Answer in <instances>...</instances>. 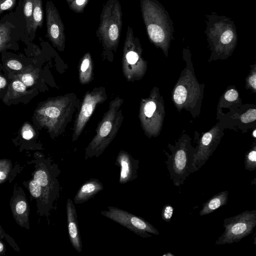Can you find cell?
<instances>
[{
    "mask_svg": "<svg viewBox=\"0 0 256 256\" xmlns=\"http://www.w3.org/2000/svg\"><path fill=\"white\" fill-rule=\"evenodd\" d=\"M79 100L74 93L52 98L42 102L36 110L34 118L54 138L64 132L71 121Z\"/></svg>",
    "mask_w": 256,
    "mask_h": 256,
    "instance_id": "6da1fadb",
    "label": "cell"
},
{
    "mask_svg": "<svg viewBox=\"0 0 256 256\" xmlns=\"http://www.w3.org/2000/svg\"><path fill=\"white\" fill-rule=\"evenodd\" d=\"M122 26V12L118 0H108L102 6L96 32L102 48V56L112 62L118 46Z\"/></svg>",
    "mask_w": 256,
    "mask_h": 256,
    "instance_id": "7a4b0ae2",
    "label": "cell"
},
{
    "mask_svg": "<svg viewBox=\"0 0 256 256\" xmlns=\"http://www.w3.org/2000/svg\"><path fill=\"white\" fill-rule=\"evenodd\" d=\"M124 100L116 97L109 104L96 130V134L85 148V158H98L115 138L122 122L124 116L120 108Z\"/></svg>",
    "mask_w": 256,
    "mask_h": 256,
    "instance_id": "3957f363",
    "label": "cell"
},
{
    "mask_svg": "<svg viewBox=\"0 0 256 256\" xmlns=\"http://www.w3.org/2000/svg\"><path fill=\"white\" fill-rule=\"evenodd\" d=\"M143 21L150 40L154 44L168 42L172 36V22L168 12L157 0H140Z\"/></svg>",
    "mask_w": 256,
    "mask_h": 256,
    "instance_id": "277c9868",
    "label": "cell"
},
{
    "mask_svg": "<svg viewBox=\"0 0 256 256\" xmlns=\"http://www.w3.org/2000/svg\"><path fill=\"white\" fill-rule=\"evenodd\" d=\"M60 172L58 166L50 160L41 162L34 173V179L40 184L42 198L40 203L42 214L47 215L58 198L60 184L58 177Z\"/></svg>",
    "mask_w": 256,
    "mask_h": 256,
    "instance_id": "5b68a950",
    "label": "cell"
},
{
    "mask_svg": "<svg viewBox=\"0 0 256 256\" xmlns=\"http://www.w3.org/2000/svg\"><path fill=\"white\" fill-rule=\"evenodd\" d=\"M256 226V210H246L224 220V230L215 244L222 245L237 242L253 232Z\"/></svg>",
    "mask_w": 256,
    "mask_h": 256,
    "instance_id": "8992f818",
    "label": "cell"
},
{
    "mask_svg": "<svg viewBox=\"0 0 256 256\" xmlns=\"http://www.w3.org/2000/svg\"><path fill=\"white\" fill-rule=\"evenodd\" d=\"M142 51L139 39L134 36L131 26H128L122 50V71L128 82L138 79L142 74Z\"/></svg>",
    "mask_w": 256,
    "mask_h": 256,
    "instance_id": "52a82bcc",
    "label": "cell"
},
{
    "mask_svg": "<svg viewBox=\"0 0 256 256\" xmlns=\"http://www.w3.org/2000/svg\"><path fill=\"white\" fill-rule=\"evenodd\" d=\"M108 210H102L103 216L126 227L142 238H150L149 233L159 235L158 230L142 218L134 215L127 211L115 206H108Z\"/></svg>",
    "mask_w": 256,
    "mask_h": 256,
    "instance_id": "ba28073f",
    "label": "cell"
},
{
    "mask_svg": "<svg viewBox=\"0 0 256 256\" xmlns=\"http://www.w3.org/2000/svg\"><path fill=\"white\" fill-rule=\"evenodd\" d=\"M108 98L104 87H96L84 95L78 116L75 120L72 141H76L83 132L96 107Z\"/></svg>",
    "mask_w": 256,
    "mask_h": 256,
    "instance_id": "9c48e42d",
    "label": "cell"
},
{
    "mask_svg": "<svg viewBox=\"0 0 256 256\" xmlns=\"http://www.w3.org/2000/svg\"><path fill=\"white\" fill-rule=\"evenodd\" d=\"M46 37L58 50L64 52L66 45L64 26L60 13L52 0L46 5Z\"/></svg>",
    "mask_w": 256,
    "mask_h": 256,
    "instance_id": "30bf717a",
    "label": "cell"
},
{
    "mask_svg": "<svg viewBox=\"0 0 256 256\" xmlns=\"http://www.w3.org/2000/svg\"><path fill=\"white\" fill-rule=\"evenodd\" d=\"M115 165L120 168L118 182L125 184L136 179L139 167V160L134 159L128 152L121 150L116 158Z\"/></svg>",
    "mask_w": 256,
    "mask_h": 256,
    "instance_id": "8fae6325",
    "label": "cell"
},
{
    "mask_svg": "<svg viewBox=\"0 0 256 256\" xmlns=\"http://www.w3.org/2000/svg\"><path fill=\"white\" fill-rule=\"evenodd\" d=\"M10 205L12 214L17 224L22 227L29 228L30 208L25 194L21 188H14Z\"/></svg>",
    "mask_w": 256,
    "mask_h": 256,
    "instance_id": "7c38bea8",
    "label": "cell"
},
{
    "mask_svg": "<svg viewBox=\"0 0 256 256\" xmlns=\"http://www.w3.org/2000/svg\"><path fill=\"white\" fill-rule=\"evenodd\" d=\"M66 214L69 239L72 247L78 253L82 250V242L80 238L78 216L72 200L68 198L66 204Z\"/></svg>",
    "mask_w": 256,
    "mask_h": 256,
    "instance_id": "4fadbf2b",
    "label": "cell"
},
{
    "mask_svg": "<svg viewBox=\"0 0 256 256\" xmlns=\"http://www.w3.org/2000/svg\"><path fill=\"white\" fill-rule=\"evenodd\" d=\"M103 189V184L98 179L90 178L86 180L81 186L74 196V204H83Z\"/></svg>",
    "mask_w": 256,
    "mask_h": 256,
    "instance_id": "5bb4252c",
    "label": "cell"
},
{
    "mask_svg": "<svg viewBox=\"0 0 256 256\" xmlns=\"http://www.w3.org/2000/svg\"><path fill=\"white\" fill-rule=\"evenodd\" d=\"M229 192L222 191L214 195L203 204L199 214L204 216L214 212L218 208L226 205L228 201Z\"/></svg>",
    "mask_w": 256,
    "mask_h": 256,
    "instance_id": "9a60e30c",
    "label": "cell"
},
{
    "mask_svg": "<svg viewBox=\"0 0 256 256\" xmlns=\"http://www.w3.org/2000/svg\"><path fill=\"white\" fill-rule=\"evenodd\" d=\"M78 74L79 80L82 84H88L92 79V60L88 52L85 53L80 60Z\"/></svg>",
    "mask_w": 256,
    "mask_h": 256,
    "instance_id": "2e32d148",
    "label": "cell"
},
{
    "mask_svg": "<svg viewBox=\"0 0 256 256\" xmlns=\"http://www.w3.org/2000/svg\"><path fill=\"white\" fill-rule=\"evenodd\" d=\"M26 88L27 86L22 81L17 78H14L8 86L4 101L6 102L24 96L27 93Z\"/></svg>",
    "mask_w": 256,
    "mask_h": 256,
    "instance_id": "e0dca14e",
    "label": "cell"
},
{
    "mask_svg": "<svg viewBox=\"0 0 256 256\" xmlns=\"http://www.w3.org/2000/svg\"><path fill=\"white\" fill-rule=\"evenodd\" d=\"M42 0H34L32 30L35 32L38 28H41L43 24Z\"/></svg>",
    "mask_w": 256,
    "mask_h": 256,
    "instance_id": "ac0fdd59",
    "label": "cell"
},
{
    "mask_svg": "<svg viewBox=\"0 0 256 256\" xmlns=\"http://www.w3.org/2000/svg\"><path fill=\"white\" fill-rule=\"evenodd\" d=\"M38 78L36 70L32 68L26 67L17 74L16 78L22 81L27 87L35 84Z\"/></svg>",
    "mask_w": 256,
    "mask_h": 256,
    "instance_id": "d6986e66",
    "label": "cell"
},
{
    "mask_svg": "<svg viewBox=\"0 0 256 256\" xmlns=\"http://www.w3.org/2000/svg\"><path fill=\"white\" fill-rule=\"evenodd\" d=\"M33 8L34 0H24L23 10L28 32L32 30Z\"/></svg>",
    "mask_w": 256,
    "mask_h": 256,
    "instance_id": "ffe728a7",
    "label": "cell"
},
{
    "mask_svg": "<svg viewBox=\"0 0 256 256\" xmlns=\"http://www.w3.org/2000/svg\"><path fill=\"white\" fill-rule=\"evenodd\" d=\"M12 168L11 161L9 160H0V184L7 180Z\"/></svg>",
    "mask_w": 256,
    "mask_h": 256,
    "instance_id": "44dd1931",
    "label": "cell"
},
{
    "mask_svg": "<svg viewBox=\"0 0 256 256\" xmlns=\"http://www.w3.org/2000/svg\"><path fill=\"white\" fill-rule=\"evenodd\" d=\"M28 189L32 196L40 200V203L42 198V190L39 182L36 180L33 179L29 182Z\"/></svg>",
    "mask_w": 256,
    "mask_h": 256,
    "instance_id": "7402d4cb",
    "label": "cell"
},
{
    "mask_svg": "<svg viewBox=\"0 0 256 256\" xmlns=\"http://www.w3.org/2000/svg\"><path fill=\"white\" fill-rule=\"evenodd\" d=\"M244 168L246 170L252 171L256 169V150H252L246 155L244 158Z\"/></svg>",
    "mask_w": 256,
    "mask_h": 256,
    "instance_id": "603a6c76",
    "label": "cell"
},
{
    "mask_svg": "<svg viewBox=\"0 0 256 256\" xmlns=\"http://www.w3.org/2000/svg\"><path fill=\"white\" fill-rule=\"evenodd\" d=\"M89 0H74L68 5L70 10L75 13H82Z\"/></svg>",
    "mask_w": 256,
    "mask_h": 256,
    "instance_id": "cb8c5ba5",
    "label": "cell"
},
{
    "mask_svg": "<svg viewBox=\"0 0 256 256\" xmlns=\"http://www.w3.org/2000/svg\"><path fill=\"white\" fill-rule=\"evenodd\" d=\"M10 40L8 29L3 24H0V52L7 48Z\"/></svg>",
    "mask_w": 256,
    "mask_h": 256,
    "instance_id": "d4e9b609",
    "label": "cell"
},
{
    "mask_svg": "<svg viewBox=\"0 0 256 256\" xmlns=\"http://www.w3.org/2000/svg\"><path fill=\"white\" fill-rule=\"evenodd\" d=\"M186 88L182 86H177L175 90L174 98V102L178 104L184 103L186 98Z\"/></svg>",
    "mask_w": 256,
    "mask_h": 256,
    "instance_id": "484cf974",
    "label": "cell"
},
{
    "mask_svg": "<svg viewBox=\"0 0 256 256\" xmlns=\"http://www.w3.org/2000/svg\"><path fill=\"white\" fill-rule=\"evenodd\" d=\"M21 134L24 139L30 140L34 138L35 132L32 126L30 124L26 122L22 126Z\"/></svg>",
    "mask_w": 256,
    "mask_h": 256,
    "instance_id": "4316f807",
    "label": "cell"
},
{
    "mask_svg": "<svg viewBox=\"0 0 256 256\" xmlns=\"http://www.w3.org/2000/svg\"><path fill=\"white\" fill-rule=\"evenodd\" d=\"M174 212V208L171 205L165 204L161 212V217L162 220L166 222H170Z\"/></svg>",
    "mask_w": 256,
    "mask_h": 256,
    "instance_id": "83f0119b",
    "label": "cell"
},
{
    "mask_svg": "<svg viewBox=\"0 0 256 256\" xmlns=\"http://www.w3.org/2000/svg\"><path fill=\"white\" fill-rule=\"evenodd\" d=\"M0 237L2 239H5L6 242L9 244L13 248L18 251L20 252V248L16 242H14V239L11 238L9 235L6 234L4 230L2 228V226L0 225Z\"/></svg>",
    "mask_w": 256,
    "mask_h": 256,
    "instance_id": "f1b7e54d",
    "label": "cell"
},
{
    "mask_svg": "<svg viewBox=\"0 0 256 256\" xmlns=\"http://www.w3.org/2000/svg\"><path fill=\"white\" fill-rule=\"evenodd\" d=\"M256 110L250 109L244 114L241 116V120L244 123L252 122L256 120Z\"/></svg>",
    "mask_w": 256,
    "mask_h": 256,
    "instance_id": "f546056e",
    "label": "cell"
},
{
    "mask_svg": "<svg viewBox=\"0 0 256 256\" xmlns=\"http://www.w3.org/2000/svg\"><path fill=\"white\" fill-rule=\"evenodd\" d=\"M16 2V0H0V15L4 11L12 9Z\"/></svg>",
    "mask_w": 256,
    "mask_h": 256,
    "instance_id": "4dcf8cb0",
    "label": "cell"
},
{
    "mask_svg": "<svg viewBox=\"0 0 256 256\" xmlns=\"http://www.w3.org/2000/svg\"><path fill=\"white\" fill-rule=\"evenodd\" d=\"M6 66L10 69L16 71H21L23 69L22 64L16 60H10L6 62Z\"/></svg>",
    "mask_w": 256,
    "mask_h": 256,
    "instance_id": "1f68e13d",
    "label": "cell"
},
{
    "mask_svg": "<svg viewBox=\"0 0 256 256\" xmlns=\"http://www.w3.org/2000/svg\"><path fill=\"white\" fill-rule=\"evenodd\" d=\"M238 96V93L234 90H230L226 92L224 98L229 102H232L236 100Z\"/></svg>",
    "mask_w": 256,
    "mask_h": 256,
    "instance_id": "d6a6232c",
    "label": "cell"
},
{
    "mask_svg": "<svg viewBox=\"0 0 256 256\" xmlns=\"http://www.w3.org/2000/svg\"><path fill=\"white\" fill-rule=\"evenodd\" d=\"M8 82L6 78L0 75V91L4 89L7 86Z\"/></svg>",
    "mask_w": 256,
    "mask_h": 256,
    "instance_id": "836d02e7",
    "label": "cell"
},
{
    "mask_svg": "<svg viewBox=\"0 0 256 256\" xmlns=\"http://www.w3.org/2000/svg\"><path fill=\"white\" fill-rule=\"evenodd\" d=\"M248 82L252 86L255 90L256 87V74H254L252 76H250L248 80Z\"/></svg>",
    "mask_w": 256,
    "mask_h": 256,
    "instance_id": "e575fe53",
    "label": "cell"
},
{
    "mask_svg": "<svg viewBox=\"0 0 256 256\" xmlns=\"http://www.w3.org/2000/svg\"><path fill=\"white\" fill-rule=\"evenodd\" d=\"M6 252V246L4 243L0 240V256L4 255Z\"/></svg>",
    "mask_w": 256,
    "mask_h": 256,
    "instance_id": "d590c367",
    "label": "cell"
},
{
    "mask_svg": "<svg viewBox=\"0 0 256 256\" xmlns=\"http://www.w3.org/2000/svg\"><path fill=\"white\" fill-rule=\"evenodd\" d=\"M163 256H174V254L170 253V252H168V253H166L162 255Z\"/></svg>",
    "mask_w": 256,
    "mask_h": 256,
    "instance_id": "8d00e7d4",
    "label": "cell"
},
{
    "mask_svg": "<svg viewBox=\"0 0 256 256\" xmlns=\"http://www.w3.org/2000/svg\"><path fill=\"white\" fill-rule=\"evenodd\" d=\"M74 0H66L68 4H70L72 1H73Z\"/></svg>",
    "mask_w": 256,
    "mask_h": 256,
    "instance_id": "74e56055",
    "label": "cell"
},
{
    "mask_svg": "<svg viewBox=\"0 0 256 256\" xmlns=\"http://www.w3.org/2000/svg\"><path fill=\"white\" fill-rule=\"evenodd\" d=\"M256 130H254V132H253V135H254V138H256Z\"/></svg>",
    "mask_w": 256,
    "mask_h": 256,
    "instance_id": "f35d334b",
    "label": "cell"
}]
</instances>
